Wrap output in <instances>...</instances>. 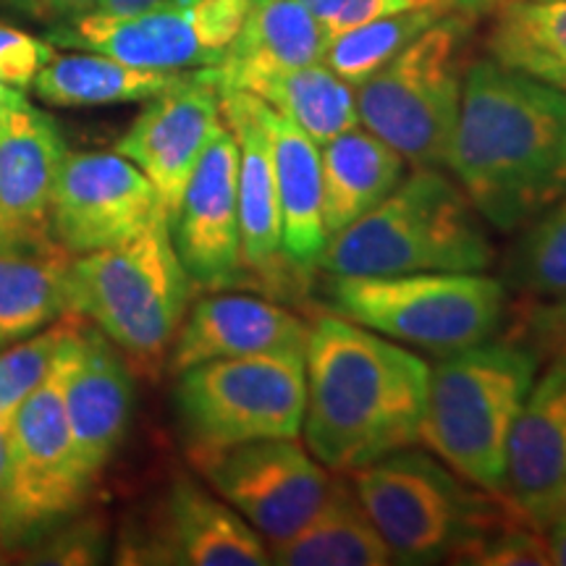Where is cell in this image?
<instances>
[{
  "label": "cell",
  "instance_id": "15",
  "mask_svg": "<svg viewBox=\"0 0 566 566\" xmlns=\"http://www.w3.org/2000/svg\"><path fill=\"white\" fill-rule=\"evenodd\" d=\"M134 564L268 566L263 535L218 493L192 478H176L155 504L150 525L132 537Z\"/></svg>",
  "mask_w": 566,
  "mask_h": 566
},
{
  "label": "cell",
  "instance_id": "18",
  "mask_svg": "<svg viewBox=\"0 0 566 566\" xmlns=\"http://www.w3.org/2000/svg\"><path fill=\"white\" fill-rule=\"evenodd\" d=\"M310 325L281 304L247 294L205 296L184 317L168 365L179 375L212 359L304 352Z\"/></svg>",
  "mask_w": 566,
  "mask_h": 566
},
{
  "label": "cell",
  "instance_id": "3",
  "mask_svg": "<svg viewBox=\"0 0 566 566\" xmlns=\"http://www.w3.org/2000/svg\"><path fill=\"white\" fill-rule=\"evenodd\" d=\"M495 260L485 221L441 168H415L367 216L328 239V275L485 271Z\"/></svg>",
  "mask_w": 566,
  "mask_h": 566
},
{
  "label": "cell",
  "instance_id": "9",
  "mask_svg": "<svg viewBox=\"0 0 566 566\" xmlns=\"http://www.w3.org/2000/svg\"><path fill=\"white\" fill-rule=\"evenodd\" d=\"M304 352L212 359L179 373L176 412L192 451L263 438H300L304 420Z\"/></svg>",
  "mask_w": 566,
  "mask_h": 566
},
{
  "label": "cell",
  "instance_id": "1",
  "mask_svg": "<svg viewBox=\"0 0 566 566\" xmlns=\"http://www.w3.org/2000/svg\"><path fill=\"white\" fill-rule=\"evenodd\" d=\"M446 168L488 226L525 229L566 195V90L475 61Z\"/></svg>",
  "mask_w": 566,
  "mask_h": 566
},
{
  "label": "cell",
  "instance_id": "29",
  "mask_svg": "<svg viewBox=\"0 0 566 566\" xmlns=\"http://www.w3.org/2000/svg\"><path fill=\"white\" fill-rule=\"evenodd\" d=\"M281 116L300 126L315 145H325L338 134L359 126L354 87L336 76L325 63L279 71L254 82L250 90Z\"/></svg>",
  "mask_w": 566,
  "mask_h": 566
},
{
  "label": "cell",
  "instance_id": "28",
  "mask_svg": "<svg viewBox=\"0 0 566 566\" xmlns=\"http://www.w3.org/2000/svg\"><path fill=\"white\" fill-rule=\"evenodd\" d=\"M488 51L501 66L566 90V0H504Z\"/></svg>",
  "mask_w": 566,
  "mask_h": 566
},
{
  "label": "cell",
  "instance_id": "40",
  "mask_svg": "<svg viewBox=\"0 0 566 566\" xmlns=\"http://www.w3.org/2000/svg\"><path fill=\"white\" fill-rule=\"evenodd\" d=\"M168 3V0H97L90 13H103V17H132V13L150 11L155 6Z\"/></svg>",
  "mask_w": 566,
  "mask_h": 566
},
{
  "label": "cell",
  "instance_id": "36",
  "mask_svg": "<svg viewBox=\"0 0 566 566\" xmlns=\"http://www.w3.org/2000/svg\"><path fill=\"white\" fill-rule=\"evenodd\" d=\"M527 331L537 352L546 354V357L566 359V294L535 307L530 313Z\"/></svg>",
  "mask_w": 566,
  "mask_h": 566
},
{
  "label": "cell",
  "instance_id": "42",
  "mask_svg": "<svg viewBox=\"0 0 566 566\" xmlns=\"http://www.w3.org/2000/svg\"><path fill=\"white\" fill-rule=\"evenodd\" d=\"M27 103V95L17 87H11V84L0 82V134H3L6 124H9V116L11 111H17L19 105Z\"/></svg>",
  "mask_w": 566,
  "mask_h": 566
},
{
  "label": "cell",
  "instance_id": "5",
  "mask_svg": "<svg viewBox=\"0 0 566 566\" xmlns=\"http://www.w3.org/2000/svg\"><path fill=\"white\" fill-rule=\"evenodd\" d=\"M195 281L174 247L163 210L137 237L76 254L69 268V313L101 328L139 365H158L179 334Z\"/></svg>",
  "mask_w": 566,
  "mask_h": 566
},
{
  "label": "cell",
  "instance_id": "13",
  "mask_svg": "<svg viewBox=\"0 0 566 566\" xmlns=\"http://www.w3.org/2000/svg\"><path fill=\"white\" fill-rule=\"evenodd\" d=\"M163 210L150 179L124 155L69 153L53 189L51 237L76 258L137 237Z\"/></svg>",
  "mask_w": 566,
  "mask_h": 566
},
{
  "label": "cell",
  "instance_id": "20",
  "mask_svg": "<svg viewBox=\"0 0 566 566\" xmlns=\"http://www.w3.org/2000/svg\"><path fill=\"white\" fill-rule=\"evenodd\" d=\"M218 95L223 122L239 147V223L244 271L273 279L292 265L283 254L281 208L268 137L258 116V95L244 90H218Z\"/></svg>",
  "mask_w": 566,
  "mask_h": 566
},
{
  "label": "cell",
  "instance_id": "7",
  "mask_svg": "<svg viewBox=\"0 0 566 566\" xmlns=\"http://www.w3.org/2000/svg\"><path fill=\"white\" fill-rule=\"evenodd\" d=\"M331 313L391 342L454 354L499 334L506 286L485 271L331 275Z\"/></svg>",
  "mask_w": 566,
  "mask_h": 566
},
{
  "label": "cell",
  "instance_id": "30",
  "mask_svg": "<svg viewBox=\"0 0 566 566\" xmlns=\"http://www.w3.org/2000/svg\"><path fill=\"white\" fill-rule=\"evenodd\" d=\"M446 13L449 6H428L352 27L328 40L323 63L346 84L357 87Z\"/></svg>",
  "mask_w": 566,
  "mask_h": 566
},
{
  "label": "cell",
  "instance_id": "27",
  "mask_svg": "<svg viewBox=\"0 0 566 566\" xmlns=\"http://www.w3.org/2000/svg\"><path fill=\"white\" fill-rule=\"evenodd\" d=\"M187 74L189 71L137 69L92 51L55 53L34 76L32 90L42 103L55 108H95L145 103L179 84Z\"/></svg>",
  "mask_w": 566,
  "mask_h": 566
},
{
  "label": "cell",
  "instance_id": "4",
  "mask_svg": "<svg viewBox=\"0 0 566 566\" xmlns=\"http://www.w3.org/2000/svg\"><path fill=\"white\" fill-rule=\"evenodd\" d=\"M537 378V352L488 342L430 367L420 441L467 483L504 493L506 446Z\"/></svg>",
  "mask_w": 566,
  "mask_h": 566
},
{
  "label": "cell",
  "instance_id": "22",
  "mask_svg": "<svg viewBox=\"0 0 566 566\" xmlns=\"http://www.w3.org/2000/svg\"><path fill=\"white\" fill-rule=\"evenodd\" d=\"M258 116L271 150L275 195L281 208L283 254L296 273H313L328 244L321 212V145H315L300 126L260 97Z\"/></svg>",
  "mask_w": 566,
  "mask_h": 566
},
{
  "label": "cell",
  "instance_id": "17",
  "mask_svg": "<svg viewBox=\"0 0 566 566\" xmlns=\"http://www.w3.org/2000/svg\"><path fill=\"white\" fill-rule=\"evenodd\" d=\"M63 405L76 454L95 480L129 428L134 384L122 349L87 321L63 349Z\"/></svg>",
  "mask_w": 566,
  "mask_h": 566
},
{
  "label": "cell",
  "instance_id": "32",
  "mask_svg": "<svg viewBox=\"0 0 566 566\" xmlns=\"http://www.w3.org/2000/svg\"><path fill=\"white\" fill-rule=\"evenodd\" d=\"M84 317L69 313L38 334L19 338L17 344L0 352V417L11 420L21 401L45 378L59 363L63 346L80 331Z\"/></svg>",
  "mask_w": 566,
  "mask_h": 566
},
{
  "label": "cell",
  "instance_id": "26",
  "mask_svg": "<svg viewBox=\"0 0 566 566\" xmlns=\"http://www.w3.org/2000/svg\"><path fill=\"white\" fill-rule=\"evenodd\" d=\"M279 566H386L391 551L367 516L349 480H331L323 504L286 541L271 543Z\"/></svg>",
  "mask_w": 566,
  "mask_h": 566
},
{
  "label": "cell",
  "instance_id": "2",
  "mask_svg": "<svg viewBox=\"0 0 566 566\" xmlns=\"http://www.w3.org/2000/svg\"><path fill=\"white\" fill-rule=\"evenodd\" d=\"M302 433L325 470L352 472L420 441L430 365L342 315H321L304 346Z\"/></svg>",
  "mask_w": 566,
  "mask_h": 566
},
{
  "label": "cell",
  "instance_id": "31",
  "mask_svg": "<svg viewBox=\"0 0 566 566\" xmlns=\"http://www.w3.org/2000/svg\"><path fill=\"white\" fill-rule=\"evenodd\" d=\"M514 244L504 283L530 296L566 294V195L533 218Z\"/></svg>",
  "mask_w": 566,
  "mask_h": 566
},
{
  "label": "cell",
  "instance_id": "41",
  "mask_svg": "<svg viewBox=\"0 0 566 566\" xmlns=\"http://www.w3.org/2000/svg\"><path fill=\"white\" fill-rule=\"evenodd\" d=\"M543 535H546L551 564L566 566V520L551 522L548 527H543Z\"/></svg>",
  "mask_w": 566,
  "mask_h": 566
},
{
  "label": "cell",
  "instance_id": "10",
  "mask_svg": "<svg viewBox=\"0 0 566 566\" xmlns=\"http://www.w3.org/2000/svg\"><path fill=\"white\" fill-rule=\"evenodd\" d=\"M252 0H168L132 17L84 13L55 24V48L92 51L150 71L210 69L242 30Z\"/></svg>",
  "mask_w": 566,
  "mask_h": 566
},
{
  "label": "cell",
  "instance_id": "43",
  "mask_svg": "<svg viewBox=\"0 0 566 566\" xmlns=\"http://www.w3.org/2000/svg\"><path fill=\"white\" fill-rule=\"evenodd\" d=\"M451 6H457V9H462V11H480V9H485L488 3H493V0H449Z\"/></svg>",
  "mask_w": 566,
  "mask_h": 566
},
{
  "label": "cell",
  "instance_id": "14",
  "mask_svg": "<svg viewBox=\"0 0 566 566\" xmlns=\"http://www.w3.org/2000/svg\"><path fill=\"white\" fill-rule=\"evenodd\" d=\"M221 126V95L208 69H197L179 84L145 101V108L116 142V153L150 179L168 221Z\"/></svg>",
  "mask_w": 566,
  "mask_h": 566
},
{
  "label": "cell",
  "instance_id": "33",
  "mask_svg": "<svg viewBox=\"0 0 566 566\" xmlns=\"http://www.w3.org/2000/svg\"><path fill=\"white\" fill-rule=\"evenodd\" d=\"M451 564L470 566H548L546 535L527 520H509L495 525L457 551Z\"/></svg>",
  "mask_w": 566,
  "mask_h": 566
},
{
  "label": "cell",
  "instance_id": "6",
  "mask_svg": "<svg viewBox=\"0 0 566 566\" xmlns=\"http://www.w3.org/2000/svg\"><path fill=\"white\" fill-rule=\"evenodd\" d=\"M394 564L446 562L495 525L525 520L504 493L472 491L441 459L412 446L346 472Z\"/></svg>",
  "mask_w": 566,
  "mask_h": 566
},
{
  "label": "cell",
  "instance_id": "34",
  "mask_svg": "<svg viewBox=\"0 0 566 566\" xmlns=\"http://www.w3.org/2000/svg\"><path fill=\"white\" fill-rule=\"evenodd\" d=\"M328 38H336L352 27L367 24L391 13L428 9V6H451L449 0H302Z\"/></svg>",
  "mask_w": 566,
  "mask_h": 566
},
{
  "label": "cell",
  "instance_id": "19",
  "mask_svg": "<svg viewBox=\"0 0 566 566\" xmlns=\"http://www.w3.org/2000/svg\"><path fill=\"white\" fill-rule=\"evenodd\" d=\"M66 142L53 116L27 101L0 134V242L51 237V202Z\"/></svg>",
  "mask_w": 566,
  "mask_h": 566
},
{
  "label": "cell",
  "instance_id": "35",
  "mask_svg": "<svg viewBox=\"0 0 566 566\" xmlns=\"http://www.w3.org/2000/svg\"><path fill=\"white\" fill-rule=\"evenodd\" d=\"M55 55L51 40H40L0 21V82L17 90H32L34 76Z\"/></svg>",
  "mask_w": 566,
  "mask_h": 566
},
{
  "label": "cell",
  "instance_id": "16",
  "mask_svg": "<svg viewBox=\"0 0 566 566\" xmlns=\"http://www.w3.org/2000/svg\"><path fill=\"white\" fill-rule=\"evenodd\" d=\"M174 247L195 286L223 289L244 273L239 223V147L218 129L171 218Z\"/></svg>",
  "mask_w": 566,
  "mask_h": 566
},
{
  "label": "cell",
  "instance_id": "37",
  "mask_svg": "<svg viewBox=\"0 0 566 566\" xmlns=\"http://www.w3.org/2000/svg\"><path fill=\"white\" fill-rule=\"evenodd\" d=\"M95 3L97 0H0L3 9L51 27L84 17L95 9Z\"/></svg>",
  "mask_w": 566,
  "mask_h": 566
},
{
  "label": "cell",
  "instance_id": "25",
  "mask_svg": "<svg viewBox=\"0 0 566 566\" xmlns=\"http://www.w3.org/2000/svg\"><path fill=\"white\" fill-rule=\"evenodd\" d=\"M321 176L323 229L331 239L394 192L407 176V160L373 132L354 126L321 145Z\"/></svg>",
  "mask_w": 566,
  "mask_h": 566
},
{
  "label": "cell",
  "instance_id": "38",
  "mask_svg": "<svg viewBox=\"0 0 566 566\" xmlns=\"http://www.w3.org/2000/svg\"><path fill=\"white\" fill-rule=\"evenodd\" d=\"M11 420L0 417V543H11V495H13V459H11Z\"/></svg>",
  "mask_w": 566,
  "mask_h": 566
},
{
  "label": "cell",
  "instance_id": "23",
  "mask_svg": "<svg viewBox=\"0 0 566 566\" xmlns=\"http://www.w3.org/2000/svg\"><path fill=\"white\" fill-rule=\"evenodd\" d=\"M566 485V359L551 357L516 415L506 446L504 495L520 509Z\"/></svg>",
  "mask_w": 566,
  "mask_h": 566
},
{
  "label": "cell",
  "instance_id": "12",
  "mask_svg": "<svg viewBox=\"0 0 566 566\" xmlns=\"http://www.w3.org/2000/svg\"><path fill=\"white\" fill-rule=\"evenodd\" d=\"M9 430L13 459L11 535L19 541L21 535L76 512L92 485L76 454L63 405V352L45 384L34 388L13 412Z\"/></svg>",
  "mask_w": 566,
  "mask_h": 566
},
{
  "label": "cell",
  "instance_id": "24",
  "mask_svg": "<svg viewBox=\"0 0 566 566\" xmlns=\"http://www.w3.org/2000/svg\"><path fill=\"white\" fill-rule=\"evenodd\" d=\"M71 260L53 237L0 242V346L69 315Z\"/></svg>",
  "mask_w": 566,
  "mask_h": 566
},
{
  "label": "cell",
  "instance_id": "8",
  "mask_svg": "<svg viewBox=\"0 0 566 566\" xmlns=\"http://www.w3.org/2000/svg\"><path fill=\"white\" fill-rule=\"evenodd\" d=\"M462 17H441L370 80L354 87L359 124L407 166L446 168L464 84Z\"/></svg>",
  "mask_w": 566,
  "mask_h": 566
},
{
  "label": "cell",
  "instance_id": "11",
  "mask_svg": "<svg viewBox=\"0 0 566 566\" xmlns=\"http://www.w3.org/2000/svg\"><path fill=\"white\" fill-rule=\"evenodd\" d=\"M192 462L212 491L271 543L294 535L321 509L334 480L296 438L192 451Z\"/></svg>",
  "mask_w": 566,
  "mask_h": 566
},
{
  "label": "cell",
  "instance_id": "39",
  "mask_svg": "<svg viewBox=\"0 0 566 566\" xmlns=\"http://www.w3.org/2000/svg\"><path fill=\"white\" fill-rule=\"evenodd\" d=\"M522 516L530 522L533 527H548L551 522L556 520H566V485L558 488L554 495H548V499L537 501V504L527 506V509H520Z\"/></svg>",
  "mask_w": 566,
  "mask_h": 566
},
{
  "label": "cell",
  "instance_id": "21",
  "mask_svg": "<svg viewBox=\"0 0 566 566\" xmlns=\"http://www.w3.org/2000/svg\"><path fill=\"white\" fill-rule=\"evenodd\" d=\"M328 40L302 0H252L242 30L208 74L218 90H250L279 71L323 63Z\"/></svg>",
  "mask_w": 566,
  "mask_h": 566
}]
</instances>
